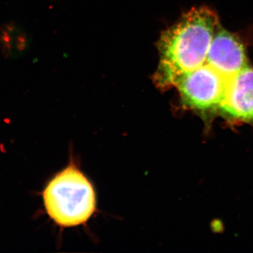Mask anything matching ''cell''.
<instances>
[{"instance_id": "6da1fadb", "label": "cell", "mask_w": 253, "mask_h": 253, "mask_svg": "<svg viewBox=\"0 0 253 253\" xmlns=\"http://www.w3.org/2000/svg\"><path fill=\"white\" fill-rule=\"evenodd\" d=\"M218 16L208 7L194 8L169 28L158 42L159 64L155 84L163 89L175 86L179 78L206 62Z\"/></svg>"}, {"instance_id": "5b68a950", "label": "cell", "mask_w": 253, "mask_h": 253, "mask_svg": "<svg viewBox=\"0 0 253 253\" xmlns=\"http://www.w3.org/2000/svg\"><path fill=\"white\" fill-rule=\"evenodd\" d=\"M205 63L227 80L248 66L246 51L241 42L219 27L213 37Z\"/></svg>"}, {"instance_id": "3957f363", "label": "cell", "mask_w": 253, "mask_h": 253, "mask_svg": "<svg viewBox=\"0 0 253 253\" xmlns=\"http://www.w3.org/2000/svg\"><path fill=\"white\" fill-rule=\"evenodd\" d=\"M227 79L208 63L183 75L177 83L181 101L187 109L199 113L206 121L219 113Z\"/></svg>"}, {"instance_id": "277c9868", "label": "cell", "mask_w": 253, "mask_h": 253, "mask_svg": "<svg viewBox=\"0 0 253 253\" xmlns=\"http://www.w3.org/2000/svg\"><path fill=\"white\" fill-rule=\"evenodd\" d=\"M218 114L229 122L253 126V68L247 66L227 80Z\"/></svg>"}, {"instance_id": "7a4b0ae2", "label": "cell", "mask_w": 253, "mask_h": 253, "mask_svg": "<svg viewBox=\"0 0 253 253\" xmlns=\"http://www.w3.org/2000/svg\"><path fill=\"white\" fill-rule=\"evenodd\" d=\"M42 196L46 214L61 227L85 224L96 211L94 188L74 162L50 179Z\"/></svg>"}]
</instances>
